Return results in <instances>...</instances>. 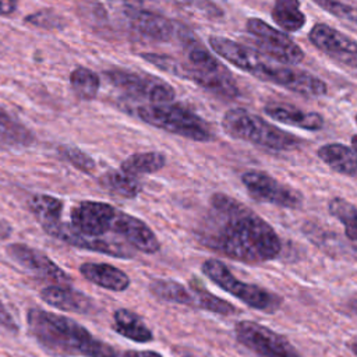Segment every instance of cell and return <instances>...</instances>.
<instances>
[{
  "mask_svg": "<svg viewBox=\"0 0 357 357\" xmlns=\"http://www.w3.org/2000/svg\"><path fill=\"white\" fill-rule=\"evenodd\" d=\"M183 1V4H187V6H191V4H194L192 7H195L197 6V8L198 10H201V11H204L206 15H209V17H222L223 15V11L215 4V3H212V1H209V0H181Z\"/></svg>",
  "mask_w": 357,
  "mask_h": 357,
  "instance_id": "cell-35",
  "label": "cell"
},
{
  "mask_svg": "<svg viewBox=\"0 0 357 357\" xmlns=\"http://www.w3.org/2000/svg\"><path fill=\"white\" fill-rule=\"evenodd\" d=\"M166 165V156L158 151L149 152H137L126 158L120 166V170L131 176L149 174L159 172Z\"/></svg>",
  "mask_w": 357,
  "mask_h": 357,
  "instance_id": "cell-26",
  "label": "cell"
},
{
  "mask_svg": "<svg viewBox=\"0 0 357 357\" xmlns=\"http://www.w3.org/2000/svg\"><path fill=\"white\" fill-rule=\"evenodd\" d=\"M326 13L357 25V3L344 0H311Z\"/></svg>",
  "mask_w": 357,
  "mask_h": 357,
  "instance_id": "cell-32",
  "label": "cell"
},
{
  "mask_svg": "<svg viewBox=\"0 0 357 357\" xmlns=\"http://www.w3.org/2000/svg\"><path fill=\"white\" fill-rule=\"evenodd\" d=\"M113 319V329L132 342L148 343L153 339L152 331L144 324L141 317L127 308L116 310Z\"/></svg>",
  "mask_w": 357,
  "mask_h": 357,
  "instance_id": "cell-23",
  "label": "cell"
},
{
  "mask_svg": "<svg viewBox=\"0 0 357 357\" xmlns=\"http://www.w3.org/2000/svg\"><path fill=\"white\" fill-rule=\"evenodd\" d=\"M117 357H162L159 353L152 351V350H126V351H119Z\"/></svg>",
  "mask_w": 357,
  "mask_h": 357,
  "instance_id": "cell-37",
  "label": "cell"
},
{
  "mask_svg": "<svg viewBox=\"0 0 357 357\" xmlns=\"http://www.w3.org/2000/svg\"><path fill=\"white\" fill-rule=\"evenodd\" d=\"M28 329L38 344L57 357H117L119 350L95 339L91 332L64 315L40 308H31L26 314Z\"/></svg>",
  "mask_w": 357,
  "mask_h": 357,
  "instance_id": "cell-4",
  "label": "cell"
},
{
  "mask_svg": "<svg viewBox=\"0 0 357 357\" xmlns=\"http://www.w3.org/2000/svg\"><path fill=\"white\" fill-rule=\"evenodd\" d=\"M300 0H275L272 20L286 32H297L305 25V15L300 8Z\"/></svg>",
  "mask_w": 357,
  "mask_h": 357,
  "instance_id": "cell-24",
  "label": "cell"
},
{
  "mask_svg": "<svg viewBox=\"0 0 357 357\" xmlns=\"http://www.w3.org/2000/svg\"><path fill=\"white\" fill-rule=\"evenodd\" d=\"M329 213L344 226V234L349 240L357 241V208L344 198L335 197L328 204Z\"/></svg>",
  "mask_w": 357,
  "mask_h": 357,
  "instance_id": "cell-31",
  "label": "cell"
},
{
  "mask_svg": "<svg viewBox=\"0 0 357 357\" xmlns=\"http://www.w3.org/2000/svg\"><path fill=\"white\" fill-rule=\"evenodd\" d=\"M17 0H0V15H11L17 11Z\"/></svg>",
  "mask_w": 357,
  "mask_h": 357,
  "instance_id": "cell-38",
  "label": "cell"
},
{
  "mask_svg": "<svg viewBox=\"0 0 357 357\" xmlns=\"http://www.w3.org/2000/svg\"><path fill=\"white\" fill-rule=\"evenodd\" d=\"M79 272L91 283L107 290L124 291L130 286V278L127 273L110 264L85 262L79 266Z\"/></svg>",
  "mask_w": 357,
  "mask_h": 357,
  "instance_id": "cell-20",
  "label": "cell"
},
{
  "mask_svg": "<svg viewBox=\"0 0 357 357\" xmlns=\"http://www.w3.org/2000/svg\"><path fill=\"white\" fill-rule=\"evenodd\" d=\"M33 141L35 134L0 106V144L11 148H22L32 145Z\"/></svg>",
  "mask_w": 357,
  "mask_h": 357,
  "instance_id": "cell-22",
  "label": "cell"
},
{
  "mask_svg": "<svg viewBox=\"0 0 357 357\" xmlns=\"http://www.w3.org/2000/svg\"><path fill=\"white\" fill-rule=\"evenodd\" d=\"M347 346H349V349H350V350H351V351H353V353L357 356V340H354V342H350Z\"/></svg>",
  "mask_w": 357,
  "mask_h": 357,
  "instance_id": "cell-42",
  "label": "cell"
},
{
  "mask_svg": "<svg viewBox=\"0 0 357 357\" xmlns=\"http://www.w3.org/2000/svg\"><path fill=\"white\" fill-rule=\"evenodd\" d=\"M211 209L197 229L204 247L245 264L275 259L282 241L275 229L247 205L223 192H215Z\"/></svg>",
  "mask_w": 357,
  "mask_h": 357,
  "instance_id": "cell-1",
  "label": "cell"
},
{
  "mask_svg": "<svg viewBox=\"0 0 357 357\" xmlns=\"http://www.w3.org/2000/svg\"><path fill=\"white\" fill-rule=\"evenodd\" d=\"M208 43L218 56L261 81L272 82L304 96H321L328 91L325 81L321 78L304 70L275 63L271 64L265 56L233 39L211 35Z\"/></svg>",
  "mask_w": 357,
  "mask_h": 357,
  "instance_id": "cell-2",
  "label": "cell"
},
{
  "mask_svg": "<svg viewBox=\"0 0 357 357\" xmlns=\"http://www.w3.org/2000/svg\"><path fill=\"white\" fill-rule=\"evenodd\" d=\"M59 153L68 162L71 163L74 167H77L78 170L89 174L95 170L96 165L95 160L85 153L82 149L75 148V146H70V145H63L59 148Z\"/></svg>",
  "mask_w": 357,
  "mask_h": 357,
  "instance_id": "cell-33",
  "label": "cell"
},
{
  "mask_svg": "<svg viewBox=\"0 0 357 357\" xmlns=\"http://www.w3.org/2000/svg\"><path fill=\"white\" fill-rule=\"evenodd\" d=\"M137 114L149 126L192 141L206 142L213 137L209 124L201 116L178 103L144 105L137 109Z\"/></svg>",
  "mask_w": 357,
  "mask_h": 357,
  "instance_id": "cell-6",
  "label": "cell"
},
{
  "mask_svg": "<svg viewBox=\"0 0 357 357\" xmlns=\"http://www.w3.org/2000/svg\"><path fill=\"white\" fill-rule=\"evenodd\" d=\"M105 77L124 93L146 99L149 103H170L176 95L169 82L146 73L112 68L105 71Z\"/></svg>",
  "mask_w": 357,
  "mask_h": 357,
  "instance_id": "cell-8",
  "label": "cell"
},
{
  "mask_svg": "<svg viewBox=\"0 0 357 357\" xmlns=\"http://www.w3.org/2000/svg\"><path fill=\"white\" fill-rule=\"evenodd\" d=\"M317 155L332 170L346 176H357V158L350 146L339 142L325 144L318 148Z\"/></svg>",
  "mask_w": 357,
  "mask_h": 357,
  "instance_id": "cell-21",
  "label": "cell"
},
{
  "mask_svg": "<svg viewBox=\"0 0 357 357\" xmlns=\"http://www.w3.org/2000/svg\"><path fill=\"white\" fill-rule=\"evenodd\" d=\"M264 112L279 123L308 131H318L324 127L325 123L324 117L319 113L304 112L286 103H269L264 107Z\"/></svg>",
  "mask_w": 357,
  "mask_h": 357,
  "instance_id": "cell-18",
  "label": "cell"
},
{
  "mask_svg": "<svg viewBox=\"0 0 357 357\" xmlns=\"http://www.w3.org/2000/svg\"><path fill=\"white\" fill-rule=\"evenodd\" d=\"M308 39L312 46L331 59L350 68H357V40L353 38L328 24L318 22L310 29Z\"/></svg>",
  "mask_w": 357,
  "mask_h": 357,
  "instance_id": "cell-12",
  "label": "cell"
},
{
  "mask_svg": "<svg viewBox=\"0 0 357 357\" xmlns=\"http://www.w3.org/2000/svg\"><path fill=\"white\" fill-rule=\"evenodd\" d=\"M238 343L259 357H301L283 335L254 321H240L234 326Z\"/></svg>",
  "mask_w": 357,
  "mask_h": 357,
  "instance_id": "cell-9",
  "label": "cell"
},
{
  "mask_svg": "<svg viewBox=\"0 0 357 357\" xmlns=\"http://www.w3.org/2000/svg\"><path fill=\"white\" fill-rule=\"evenodd\" d=\"M149 290L159 300L191 305V307L195 305L192 294H190V291L176 280L153 279L149 284Z\"/></svg>",
  "mask_w": 357,
  "mask_h": 357,
  "instance_id": "cell-28",
  "label": "cell"
},
{
  "mask_svg": "<svg viewBox=\"0 0 357 357\" xmlns=\"http://www.w3.org/2000/svg\"><path fill=\"white\" fill-rule=\"evenodd\" d=\"M247 32L258 47L269 57L283 64H297L304 60L303 49L283 31L271 26L261 18L251 17L245 21Z\"/></svg>",
  "mask_w": 357,
  "mask_h": 357,
  "instance_id": "cell-10",
  "label": "cell"
},
{
  "mask_svg": "<svg viewBox=\"0 0 357 357\" xmlns=\"http://www.w3.org/2000/svg\"><path fill=\"white\" fill-rule=\"evenodd\" d=\"M205 276H208L215 284L222 287L225 291L241 300L251 308L264 311L266 314H273L282 305V298L252 283H245L238 280L231 271L219 259L209 258L202 262L201 266Z\"/></svg>",
  "mask_w": 357,
  "mask_h": 357,
  "instance_id": "cell-7",
  "label": "cell"
},
{
  "mask_svg": "<svg viewBox=\"0 0 357 357\" xmlns=\"http://www.w3.org/2000/svg\"><path fill=\"white\" fill-rule=\"evenodd\" d=\"M112 231L124 237L126 241L135 250L145 254H155L160 248V243L152 229L141 219L117 211L113 220Z\"/></svg>",
  "mask_w": 357,
  "mask_h": 357,
  "instance_id": "cell-17",
  "label": "cell"
},
{
  "mask_svg": "<svg viewBox=\"0 0 357 357\" xmlns=\"http://www.w3.org/2000/svg\"><path fill=\"white\" fill-rule=\"evenodd\" d=\"M70 84L74 91V93L82 99V100H92L96 98L99 86H100V79L99 75L82 66L75 67L70 73Z\"/></svg>",
  "mask_w": 357,
  "mask_h": 357,
  "instance_id": "cell-30",
  "label": "cell"
},
{
  "mask_svg": "<svg viewBox=\"0 0 357 357\" xmlns=\"http://www.w3.org/2000/svg\"><path fill=\"white\" fill-rule=\"evenodd\" d=\"M123 13L131 29L145 38L165 42L174 35L176 22L153 10L128 3L123 7Z\"/></svg>",
  "mask_w": 357,
  "mask_h": 357,
  "instance_id": "cell-15",
  "label": "cell"
},
{
  "mask_svg": "<svg viewBox=\"0 0 357 357\" xmlns=\"http://www.w3.org/2000/svg\"><path fill=\"white\" fill-rule=\"evenodd\" d=\"M100 184L112 194L123 198H135L142 190V184L135 176L127 174L120 169L106 172L100 177Z\"/></svg>",
  "mask_w": 357,
  "mask_h": 357,
  "instance_id": "cell-27",
  "label": "cell"
},
{
  "mask_svg": "<svg viewBox=\"0 0 357 357\" xmlns=\"http://www.w3.org/2000/svg\"><path fill=\"white\" fill-rule=\"evenodd\" d=\"M241 181L250 195L259 202L291 209L303 204V194L298 190L280 183L266 172L257 169L247 170L243 173Z\"/></svg>",
  "mask_w": 357,
  "mask_h": 357,
  "instance_id": "cell-11",
  "label": "cell"
},
{
  "mask_svg": "<svg viewBox=\"0 0 357 357\" xmlns=\"http://www.w3.org/2000/svg\"><path fill=\"white\" fill-rule=\"evenodd\" d=\"M180 36L187 52V61L160 53H141V57L153 67L191 81L219 98L236 99L240 91L230 71L192 35H185L184 26H180Z\"/></svg>",
  "mask_w": 357,
  "mask_h": 357,
  "instance_id": "cell-3",
  "label": "cell"
},
{
  "mask_svg": "<svg viewBox=\"0 0 357 357\" xmlns=\"http://www.w3.org/2000/svg\"><path fill=\"white\" fill-rule=\"evenodd\" d=\"M354 120H356V124H357V114H356V117H354Z\"/></svg>",
  "mask_w": 357,
  "mask_h": 357,
  "instance_id": "cell-43",
  "label": "cell"
},
{
  "mask_svg": "<svg viewBox=\"0 0 357 357\" xmlns=\"http://www.w3.org/2000/svg\"><path fill=\"white\" fill-rule=\"evenodd\" d=\"M351 149L354 151V153H356V158H357V134H354L353 137H351Z\"/></svg>",
  "mask_w": 357,
  "mask_h": 357,
  "instance_id": "cell-40",
  "label": "cell"
},
{
  "mask_svg": "<svg viewBox=\"0 0 357 357\" xmlns=\"http://www.w3.org/2000/svg\"><path fill=\"white\" fill-rule=\"evenodd\" d=\"M119 209L99 201H81L70 212L71 226L88 237H100L112 231L113 220Z\"/></svg>",
  "mask_w": 357,
  "mask_h": 357,
  "instance_id": "cell-13",
  "label": "cell"
},
{
  "mask_svg": "<svg viewBox=\"0 0 357 357\" xmlns=\"http://www.w3.org/2000/svg\"><path fill=\"white\" fill-rule=\"evenodd\" d=\"M190 287L194 293L195 305H198L204 310L212 311L215 314H220V315H230V314H234L237 311L233 304H230L226 300H223V298L212 294L211 291H208L197 276H194L190 280Z\"/></svg>",
  "mask_w": 357,
  "mask_h": 357,
  "instance_id": "cell-29",
  "label": "cell"
},
{
  "mask_svg": "<svg viewBox=\"0 0 357 357\" xmlns=\"http://www.w3.org/2000/svg\"><path fill=\"white\" fill-rule=\"evenodd\" d=\"M223 131L234 138L271 151H289L300 146L301 138L271 124L264 117L243 107H233L222 117Z\"/></svg>",
  "mask_w": 357,
  "mask_h": 357,
  "instance_id": "cell-5",
  "label": "cell"
},
{
  "mask_svg": "<svg viewBox=\"0 0 357 357\" xmlns=\"http://www.w3.org/2000/svg\"><path fill=\"white\" fill-rule=\"evenodd\" d=\"M40 297L45 303L61 311L86 314L93 308L92 300L88 296L68 287L67 284L47 286L40 291Z\"/></svg>",
  "mask_w": 357,
  "mask_h": 357,
  "instance_id": "cell-19",
  "label": "cell"
},
{
  "mask_svg": "<svg viewBox=\"0 0 357 357\" xmlns=\"http://www.w3.org/2000/svg\"><path fill=\"white\" fill-rule=\"evenodd\" d=\"M26 24L43 28V29H56V28H63L64 26V20L61 15L54 13L53 10H39L33 14H29L24 20Z\"/></svg>",
  "mask_w": 357,
  "mask_h": 357,
  "instance_id": "cell-34",
  "label": "cell"
},
{
  "mask_svg": "<svg viewBox=\"0 0 357 357\" xmlns=\"http://www.w3.org/2000/svg\"><path fill=\"white\" fill-rule=\"evenodd\" d=\"M28 206L43 230L61 220L63 201L56 197L47 194H35L29 198Z\"/></svg>",
  "mask_w": 357,
  "mask_h": 357,
  "instance_id": "cell-25",
  "label": "cell"
},
{
  "mask_svg": "<svg viewBox=\"0 0 357 357\" xmlns=\"http://www.w3.org/2000/svg\"><path fill=\"white\" fill-rule=\"evenodd\" d=\"M10 234H11V226L6 220L0 219V240L7 238Z\"/></svg>",
  "mask_w": 357,
  "mask_h": 357,
  "instance_id": "cell-39",
  "label": "cell"
},
{
  "mask_svg": "<svg viewBox=\"0 0 357 357\" xmlns=\"http://www.w3.org/2000/svg\"><path fill=\"white\" fill-rule=\"evenodd\" d=\"M45 231L49 236H52L63 243H67L73 247H77V248H84V250H89V251L107 254L114 258H132L134 257V250L131 247H128L123 243H119V241H113V240L110 241V240H105L100 237L84 236V234L78 233L70 223H64L61 220L46 227Z\"/></svg>",
  "mask_w": 357,
  "mask_h": 357,
  "instance_id": "cell-14",
  "label": "cell"
},
{
  "mask_svg": "<svg viewBox=\"0 0 357 357\" xmlns=\"http://www.w3.org/2000/svg\"><path fill=\"white\" fill-rule=\"evenodd\" d=\"M350 308L354 311V314L357 315V296H354L351 300H350Z\"/></svg>",
  "mask_w": 357,
  "mask_h": 357,
  "instance_id": "cell-41",
  "label": "cell"
},
{
  "mask_svg": "<svg viewBox=\"0 0 357 357\" xmlns=\"http://www.w3.org/2000/svg\"><path fill=\"white\" fill-rule=\"evenodd\" d=\"M7 254L18 265L40 278L53 280L59 284H68L71 282L70 275H67L57 264H54L46 254L40 252L39 250L31 248L25 244L14 243L7 247Z\"/></svg>",
  "mask_w": 357,
  "mask_h": 357,
  "instance_id": "cell-16",
  "label": "cell"
},
{
  "mask_svg": "<svg viewBox=\"0 0 357 357\" xmlns=\"http://www.w3.org/2000/svg\"><path fill=\"white\" fill-rule=\"evenodd\" d=\"M0 326H3L4 329H7L10 332H14V333L18 332V325L15 324L13 317L8 314L6 307L1 304V301H0Z\"/></svg>",
  "mask_w": 357,
  "mask_h": 357,
  "instance_id": "cell-36",
  "label": "cell"
}]
</instances>
